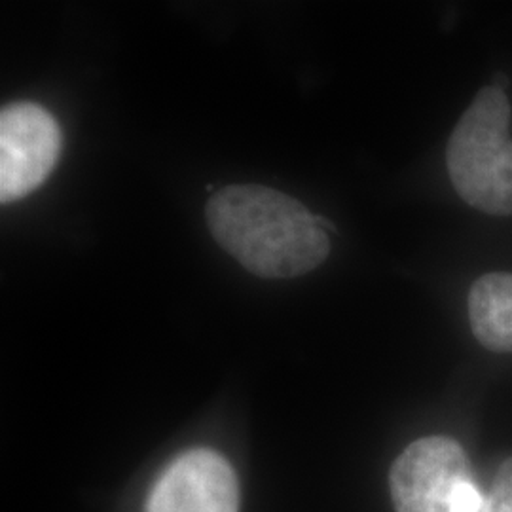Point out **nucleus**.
Instances as JSON below:
<instances>
[{
    "instance_id": "f257e3e1",
    "label": "nucleus",
    "mask_w": 512,
    "mask_h": 512,
    "mask_svg": "<svg viewBox=\"0 0 512 512\" xmlns=\"http://www.w3.org/2000/svg\"><path fill=\"white\" fill-rule=\"evenodd\" d=\"M205 222L228 255L264 279L310 274L329 258L330 239L321 217L275 188L224 186L207 200Z\"/></svg>"
},
{
    "instance_id": "39448f33",
    "label": "nucleus",
    "mask_w": 512,
    "mask_h": 512,
    "mask_svg": "<svg viewBox=\"0 0 512 512\" xmlns=\"http://www.w3.org/2000/svg\"><path fill=\"white\" fill-rule=\"evenodd\" d=\"M147 512H238V482L226 459L192 450L158 478Z\"/></svg>"
},
{
    "instance_id": "20e7f679",
    "label": "nucleus",
    "mask_w": 512,
    "mask_h": 512,
    "mask_svg": "<svg viewBox=\"0 0 512 512\" xmlns=\"http://www.w3.org/2000/svg\"><path fill=\"white\" fill-rule=\"evenodd\" d=\"M463 478H473V471L456 440H416L395 459L389 471L393 507L397 512H433L444 494Z\"/></svg>"
},
{
    "instance_id": "7ed1b4c3",
    "label": "nucleus",
    "mask_w": 512,
    "mask_h": 512,
    "mask_svg": "<svg viewBox=\"0 0 512 512\" xmlns=\"http://www.w3.org/2000/svg\"><path fill=\"white\" fill-rule=\"evenodd\" d=\"M61 129L37 103H10L0 112V200L16 202L44 183L61 154Z\"/></svg>"
},
{
    "instance_id": "f03ea898",
    "label": "nucleus",
    "mask_w": 512,
    "mask_h": 512,
    "mask_svg": "<svg viewBox=\"0 0 512 512\" xmlns=\"http://www.w3.org/2000/svg\"><path fill=\"white\" fill-rule=\"evenodd\" d=\"M511 103L486 86L459 118L446 148L450 181L459 198L492 217L512 215Z\"/></svg>"
},
{
    "instance_id": "0eeeda50",
    "label": "nucleus",
    "mask_w": 512,
    "mask_h": 512,
    "mask_svg": "<svg viewBox=\"0 0 512 512\" xmlns=\"http://www.w3.org/2000/svg\"><path fill=\"white\" fill-rule=\"evenodd\" d=\"M484 497L480 494L473 478L456 482L440 499L433 512H482Z\"/></svg>"
},
{
    "instance_id": "6e6552de",
    "label": "nucleus",
    "mask_w": 512,
    "mask_h": 512,
    "mask_svg": "<svg viewBox=\"0 0 512 512\" xmlns=\"http://www.w3.org/2000/svg\"><path fill=\"white\" fill-rule=\"evenodd\" d=\"M482 512H512V458L505 459L497 469Z\"/></svg>"
},
{
    "instance_id": "423d86ee",
    "label": "nucleus",
    "mask_w": 512,
    "mask_h": 512,
    "mask_svg": "<svg viewBox=\"0 0 512 512\" xmlns=\"http://www.w3.org/2000/svg\"><path fill=\"white\" fill-rule=\"evenodd\" d=\"M471 330L482 348L512 353V274L478 277L467 298Z\"/></svg>"
}]
</instances>
